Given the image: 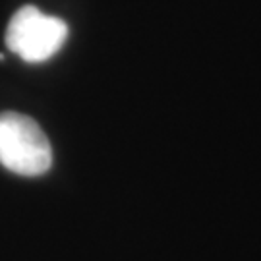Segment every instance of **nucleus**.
I'll list each match as a JSON object with an SVG mask.
<instances>
[{"label":"nucleus","mask_w":261,"mask_h":261,"mask_svg":"<svg viewBox=\"0 0 261 261\" xmlns=\"http://www.w3.org/2000/svg\"><path fill=\"white\" fill-rule=\"evenodd\" d=\"M68 37V28L60 18L43 14L35 6L19 8L6 29V45L25 62H45L55 56Z\"/></svg>","instance_id":"f03ea898"},{"label":"nucleus","mask_w":261,"mask_h":261,"mask_svg":"<svg viewBox=\"0 0 261 261\" xmlns=\"http://www.w3.org/2000/svg\"><path fill=\"white\" fill-rule=\"evenodd\" d=\"M0 165L19 176H41L53 165V149L45 132L31 116L0 114Z\"/></svg>","instance_id":"f257e3e1"}]
</instances>
